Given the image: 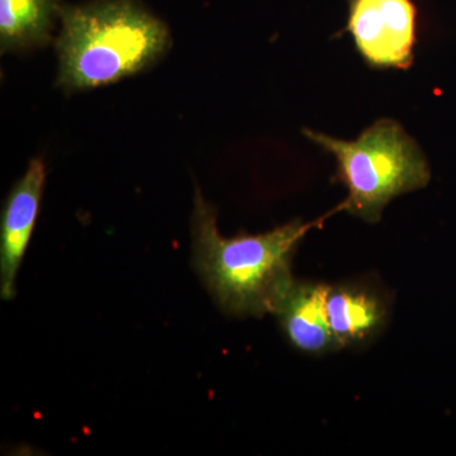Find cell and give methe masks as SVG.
Masks as SVG:
<instances>
[{"mask_svg":"<svg viewBox=\"0 0 456 456\" xmlns=\"http://www.w3.org/2000/svg\"><path fill=\"white\" fill-rule=\"evenodd\" d=\"M323 220L297 218L260 235L224 237L218 230L217 209L196 189L191 215L194 266L227 314H274L294 281L292 261L297 248Z\"/></svg>","mask_w":456,"mask_h":456,"instance_id":"obj_1","label":"cell"},{"mask_svg":"<svg viewBox=\"0 0 456 456\" xmlns=\"http://www.w3.org/2000/svg\"><path fill=\"white\" fill-rule=\"evenodd\" d=\"M303 134L335 156L336 178L347 189L342 211L368 224L379 222L395 198L425 188L430 182L428 159L395 119H379L354 141L314 130Z\"/></svg>","mask_w":456,"mask_h":456,"instance_id":"obj_3","label":"cell"},{"mask_svg":"<svg viewBox=\"0 0 456 456\" xmlns=\"http://www.w3.org/2000/svg\"><path fill=\"white\" fill-rule=\"evenodd\" d=\"M330 289L326 284L294 279L275 311L285 338L302 353L321 355L341 350L327 314Z\"/></svg>","mask_w":456,"mask_h":456,"instance_id":"obj_6","label":"cell"},{"mask_svg":"<svg viewBox=\"0 0 456 456\" xmlns=\"http://www.w3.org/2000/svg\"><path fill=\"white\" fill-rule=\"evenodd\" d=\"M45 182L44 161L32 159L5 200L0 224V296L4 301L16 297L18 272L37 221Z\"/></svg>","mask_w":456,"mask_h":456,"instance_id":"obj_5","label":"cell"},{"mask_svg":"<svg viewBox=\"0 0 456 456\" xmlns=\"http://www.w3.org/2000/svg\"><path fill=\"white\" fill-rule=\"evenodd\" d=\"M55 41L57 79L65 92L110 86L141 73L169 50V28L134 0L62 5Z\"/></svg>","mask_w":456,"mask_h":456,"instance_id":"obj_2","label":"cell"},{"mask_svg":"<svg viewBox=\"0 0 456 456\" xmlns=\"http://www.w3.org/2000/svg\"><path fill=\"white\" fill-rule=\"evenodd\" d=\"M327 314L341 349L370 341L386 326L388 305L377 290L358 284L331 287Z\"/></svg>","mask_w":456,"mask_h":456,"instance_id":"obj_7","label":"cell"},{"mask_svg":"<svg viewBox=\"0 0 456 456\" xmlns=\"http://www.w3.org/2000/svg\"><path fill=\"white\" fill-rule=\"evenodd\" d=\"M60 0H0L2 53L38 49L51 41Z\"/></svg>","mask_w":456,"mask_h":456,"instance_id":"obj_8","label":"cell"},{"mask_svg":"<svg viewBox=\"0 0 456 456\" xmlns=\"http://www.w3.org/2000/svg\"><path fill=\"white\" fill-rule=\"evenodd\" d=\"M347 31L371 68L406 70L412 66L417 41L412 0H350Z\"/></svg>","mask_w":456,"mask_h":456,"instance_id":"obj_4","label":"cell"}]
</instances>
